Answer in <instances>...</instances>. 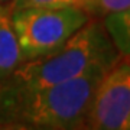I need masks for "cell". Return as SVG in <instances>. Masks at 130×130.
<instances>
[{
	"instance_id": "obj_11",
	"label": "cell",
	"mask_w": 130,
	"mask_h": 130,
	"mask_svg": "<svg viewBox=\"0 0 130 130\" xmlns=\"http://www.w3.org/2000/svg\"><path fill=\"white\" fill-rule=\"evenodd\" d=\"M129 59H130V58H129Z\"/></svg>"
},
{
	"instance_id": "obj_7",
	"label": "cell",
	"mask_w": 130,
	"mask_h": 130,
	"mask_svg": "<svg viewBox=\"0 0 130 130\" xmlns=\"http://www.w3.org/2000/svg\"><path fill=\"white\" fill-rule=\"evenodd\" d=\"M91 0H12L9 5L10 12L23 7H81L87 12Z\"/></svg>"
},
{
	"instance_id": "obj_5",
	"label": "cell",
	"mask_w": 130,
	"mask_h": 130,
	"mask_svg": "<svg viewBox=\"0 0 130 130\" xmlns=\"http://www.w3.org/2000/svg\"><path fill=\"white\" fill-rule=\"evenodd\" d=\"M23 56L12 22L9 6L0 3V85L19 68Z\"/></svg>"
},
{
	"instance_id": "obj_9",
	"label": "cell",
	"mask_w": 130,
	"mask_h": 130,
	"mask_svg": "<svg viewBox=\"0 0 130 130\" xmlns=\"http://www.w3.org/2000/svg\"><path fill=\"white\" fill-rule=\"evenodd\" d=\"M0 130H39L36 127L23 124V123H14V121H0Z\"/></svg>"
},
{
	"instance_id": "obj_8",
	"label": "cell",
	"mask_w": 130,
	"mask_h": 130,
	"mask_svg": "<svg viewBox=\"0 0 130 130\" xmlns=\"http://www.w3.org/2000/svg\"><path fill=\"white\" fill-rule=\"evenodd\" d=\"M130 7V0H91L87 12L93 19H104L108 14L117 13Z\"/></svg>"
},
{
	"instance_id": "obj_6",
	"label": "cell",
	"mask_w": 130,
	"mask_h": 130,
	"mask_svg": "<svg viewBox=\"0 0 130 130\" xmlns=\"http://www.w3.org/2000/svg\"><path fill=\"white\" fill-rule=\"evenodd\" d=\"M103 23L120 55L130 58V7L106 16Z\"/></svg>"
},
{
	"instance_id": "obj_1",
	"label": "cell",
	"mask_w": 130,
	"mask_h": 130,
	"mask_svg": "<svg viewBox=\"0 0 130 130\" xmlns=\"http://www.w3.org/2000/svg\"><path fill=\"white\" fill-rule=\"evenodd\" d=\"M121 61L101 19H91L56 51L23 61L0 87L43 88L94 72H108Z\"/></svg>"
},
{
	"instance_id": "obj_10",
	"label": "cell",
	"mask_w": 130,
	"mask_h": 130,
	"mask_svg": "<svg viewBox=\"0 0 130 130\" xmlns=\"http://www.w3.org/2000/svg\"><path fill=\"white\" fill-rule=\"evenodd\" d=\"M10 2H12V0H0V3H3V5H9Z\"/></svg>"
},
{
	"instance_id": "obj_4",
	"label": "cell",
	"mask_w": 130,
	"mask_h": 130,
	"mask_svg": "<svg viewBox=\"0 0 130 130\" xmlns=\"http://www.w3.org/2000/svg\"><path fill=\"white\" fill-rule=\"evenodd\" d=\"M84 130H130V59L101 79Z\"/></svg>"
},
{
	"instance_id": "obj_3",
	"label": "cell",
	"mask_w": 130,
	"mask_h": 130,
	"mask_svg": "<svg viewBox=\"0 0 130 130\" xmlns=\"http://www.w3.org/2000/svg\"><path fill=\"white\" fill-rule=\"evenodd\" d=\"M81 7H23L12 10V22L23 61L56 51L91 20Z\"/></svg>"
},
{
	"instance_id": "obj_2",
	"label": "cell",
	"mask_w": 130,
	"mask_h": 130,
	"mask_svg": "<svg viewBox=\"0 0 130 130\" xmlns=\"http://www.w3.org/2000/svg\"><path fill=\"white\" fill-rule=\"evenodd\" d=\"M94 72L43 88L0 87V121H14L39 130H84L101 79Z\"/></svg>"
}]
</instances>
